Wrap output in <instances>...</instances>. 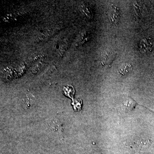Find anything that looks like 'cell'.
<instances>
[{
    "mask_svg": "<svg viewBox=\"0 0 154 154\" xmlns=\"http://www.w3.org/2000/svg\"><path fill=\"white\" fill-rule=\"evenodd\" d=\"M106 14L111 24L118 25L120 17L119 9L112 5Z\"/></svg>",
    "mask_w": 154,
    "mask_h": 154,
    "instance_id": "6da1fadb",
    "label": "cell"
},
{
    "mask_svg": "<svg viewBox=\"0 0 154 154\" xmlns=\"http://www.w3.org/2000/svg\"><path fill=\"white\" fill-rule=\"evenodd\" d=\"M132 69V66L128 63H123L119 69V74L122 75H125L129 73Z\"/></svg>",
    "mask_w": 154,
    "mask_h": 154,
    "instance_id": "277c9868",
    "label": "cell"
},
{
    "mask_svg": "<svg viewBox=\"0 0 154 154\" xmlns=\"http://www.w3.org/2000/svg\"><path fill=\"white\" fill-rule=\"evenodd\" d=\"M116 56V53L112 51L107 50L105 51L101 59L102 65L107 67L111 66V64L115 59Z\"/></svg>",
    "mask_w": 154,
    "mask_h": 154,
    "instance_id": "7a4b0ae2",
    "label": "cell"
},
{
    "mask_svg": "<svg viewBox=\"0 0 154 154\" xmlns=\"http://www.w3.org/2000/svg\"><path fill=\"white\" fill-rule=\"evenodd\" d=\"M153 45L149 38H144L140 45V51L144 53L151 52L152 51Z\"/></svg>",
    "mask_w": 154,
    "mask_h": 154,
    "instance_id": "3957f363",
    "label": "cell"
}]
</instances>
